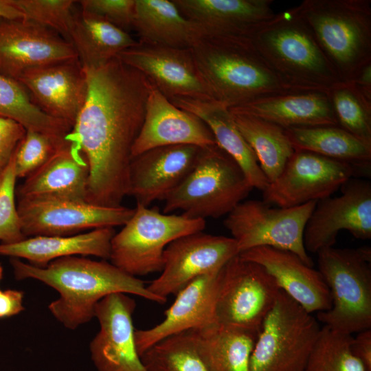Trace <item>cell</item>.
<instances>
[{"instance_id":"1","label":"cell","mask_w":371,"mask_h":371,"mask_svg":"<svg viewBox=\"0 0 371 371\" xmlns=\"http://www.w3.org/2000/svg\"><path fill=\"white\" fill-rule=\"evenodd\" d=\"M83 68L87 97L66 138L77 146L89 166L85 201L118 207L128 194L132 148L152 84L117 57L98 67Z\"/></svg>"},{"instance_id":"2","label":"cell","mask_w":371,"mask_h":371,"mask_svg":"<svg viewBox=\"0 0 371 371\" xmlns=\"http://www.w3.org/2000/svg\"><path fill=\"white\" fill-rule=\"evenodd\" d=\"M10 261L16 280H36L59 293L48 308L70 330L90 322L95 317L97 304L110 294L135 295L158 304L166 302L150 293L142 280L105 260L72 256L56 259L45 267L15 258Z\"/></svg>"},{"instance_id":"3","label":"cell","mask_w":371,"mask_h":371,"mask_svg":"<svg viewBox=\"0 0 371 371\" xmlns=\"http://www.w3.org/2000/svg\"><path fill=\"white\" fill-rule=\"evenodd\" d=\"M212 98L228 109L295 91L247 37H200L190 47Z\"/></svg>"},{"instance_id":"4","label":"cell","mask_w":371,"mask_h":371,"mask_svg":"<svg viewBox=\"0 0 371 371\" xmlns=\"http://www.w3.org/2000/svg\"><path fill=\"white\" fill-rule=\"evenodd\" d=\"M249 38L278 77L295 91L328 93L341 82L295 8L276 14Z\"/></svg>"},{"instance_id":"5","label":"cell","mask_w":371,"mask_h":371,"mask_svg":"<svg viewBox=\"0 0 371 371\" xmlns=\"http://www.w3.org/2000/svg\"><path fill=\"white\" fill-rule=\"evenodd\" d=\"M294 8L341 82L371 62L370 0H304Z\"/></svg>"},{"instance_id":"6","label":"cell","mask_w":371,"mask_h":371,"mask_svg":"<svg viewBox=\"0 0 371 371\" xmlns=\"http://www.w3.org/2000/svg\"><path fill=\"white\" fill-rule=\"evenodd\" d=\"M252 189L240 167L217 144L201 147L193 168L164 200L163 212L217 218L227 215Z\"/></svg>"},{"instance_id":"7","label":"cell","mask_w":371,"mask_h":371,"mask_svg":"<svg viewBox=\"0 0 371 371\" xmlns=\"http://www.w3.org/2000/svg\"><path fill=\"white\" fill-rule=\"evenodd\" d=\"M318 271L330 292L331 307L317 319L352 335L371 328V249L329 247L317 253Z\"/></svg>"},{"instance_id":"8","label":"cell","mask_w":371,"mask_h":371,"mask_svg":"<svg viewBox=\"0 0 371 371\" xmlns=\"http://www.w3.org/2000/svg\"><path fill=\"white\" fill-rule=\"evenodd\" d=\"M205 221L165 214L137 204L134 213L111 241V263L133 276L161 271L164 252L175 240L202 232Z\"/></svg>"},{"instance_id":"9","label":"cell","mask_w":371,"mask_h":371,"mask_svg":"<svg viewBox=\"0 0 371 371\" xmlns=\"http://www.w3.org/2000/svg\"><path fill=\"white\" fill-rule=\"evenodd\" d=\"M319 323L280 290L258 331L250 371H302L319 334Z\"/></svg>"},{"instance_id":"10","label":"cell","mask_w":371,"mask_h":371,"mask_svg":"<svg viewBox=\"0 0 371 371\" xmlns=\"http://www.w3.org/2000/svg\"><path fill=\"white\" fill-rule=\"evenodd\" d=\"M316 203L272 207L263 201H243L227 215L223 225L236 241L239 254L258 247H270L291 251L313 267L303 237Z\"/></svg>"},{"instance_id":"11","label":"cell","mask_w":371,"mask_h":371,"mask_svg":"<svg viewBox=\"0 0 371 371\" xmlns=\"http://www.w3.org/2000/svg\"><path fill=\"white\" fill-rule=\"evenodd\" d=\"M280 292L276 280L264 267L238 254L219 273L216 322L259 331Z\"/></svg>"},{"instance_id":"12","label":"cell","mask_w":371,"mask_h":371,"mask_svg":"<svg viewBox=\"0 0 371 371\" xmlns=\"http://www.w3.org/2000/svg\"><path fill=\"white\" fill-rule=\"evenodd\" d=\"M344 161L295 150L278 177L262 191L263 201L291 207L330 196L357 175Z\"/></svg>"},{"instance_id":"13","label":"cell","mask_w":371,"mask_h":371,"mask_svg":"<svg viewBox=\"0 0 371 371\" xmlns=\"http://www.w3.org/2000/svg\"><path fill=\"white\" fill-rule=\"evenodd\" d=\"M238 254L237 243L232 237L203 232L183 236L166 247L161 273L147 289L167 300L197 278L219 271Z\"/></svg>"},{"instance_id":"14","label":"cell","mask_w":371,"mask_h":371,"mask_svg":"<svg viewBox=\"0 0 371 371\" xmlns=\"http://www.w3.org/2000/svg\"><path fill=\"white\" fill-rule=\"evenodd\" d=\"M17 210L27 238L72 236L88 229L124 225L134 213L122 205L107 207L63 199H19Z\"/></svg>"},{"instance_id":"15","label":"cell","mask_w":371,"mask_h":371,"mask_svg":"<svg viewBox=\"0 0 371 371\" xmlns=\"http://www.w3.org/2000/svg\"><path fill=\"white\" fill-rule=\"evenodd\" d=\"M341 189V195L317 201L304 231L307 252L333 247L341 230L359 239L371 238L370 182L352 177Z\"/></svg>"},{"instance_id":"16","label":"cell","mask_w":371,"mask_h":371,"mask_svg":"<svg viewBox=\"0 0 371 371\" xmlns=\"http://www.w3.org/2000/svg\"><path fill=\"white\" fill-rule=\"evenodd\" d=\"M144 74L170 100H214L198 69L190 48L138 41L117 56Z\"/></svg>"},{"instance_id":"17","label":"cell","mask_w":371,"mask_h":371,"mask_svg":"<svg viewBox=\"0 0 371 371\" xmlns=\"http://www.w3.org/2000/svg\"><path fill=\"white\" fill-rule=\"evenodd\" d=\"M78 58L72 43L25 19L0 18V75L18 81L27 72Z\"/></svg>"},{"instance_id":"18","label":"cell","mask_w":371,"mask_h":371,"mask_svg":"<svg viewBox=\"0 0 371 371\" xmlns=\"http://www.w3.org/2000/svg\"><path fill=\"white\" fill-rule=\"evenodd\" d=\"M135 300L116 293L96 305L100 330L89 344L91 359L98 371H148L137 350L133 314Z\"/></svg>"},{"instance_id":"19","label":"cell","mask_w":371,"mask_h":371,"mask_svg":"<svg viewBox=\"0 0 371 371\" xmlns=\"http://www.w3.org/2000/svg\"><path fill=\"white\" fill-rule=\"evenodd\" d=\"M18 82L37 108L73 127L88 93L86 74L78 58L33 69Z\"/></svg>"},{"instance_id":"20","label":"cell","mask_w":371,"mask_h":371,"mask_svg":"<svg viewBox=\"0 0 371 371\" xmlns=\"http://www.w3.org/2000/svg\"><path fill=\"white\" fill-rule=\"evenodd\" d=\"M200 149L194 145L164 146L133 157L128 195L146 207L165 200L193 168Z\"/></svg>"},{"instance_id":"21","label":"cell","mask_w":371,"mask_h":371,"mask_svg":"<svg viewBox=\"0 0 371 371\" xmlns=\"http://www.w3.org/2000/svg\"><path fill=\"white\" fill-rule=\"evenodd\" d=\"M214 144L212 131L201 119L176 106L151 85L143 124L132 148V158L159 146Z\"/></svg>"},{"instance_id":"22","label":"cell","mask_w":371,"mask_h":371,"mask_svg":"<svg viewBox=\"0 0 371 371\" xmlns=\"http://www.w3.org/2000/svg\"><path fill=\"white\" fill-rule=\"evenodd\" d=\"M220 271L200 276L181 290L165 311L162 322L148 329L135 330L136 347L140 357L170 336L216 323L215 304Z\"/></svg>"},{"instance_id":"23","label":"cell","mask_w":371,"mask_h":371,"mask_svg":"<svg viewBox=\"0 0 371 371\" xmlns=\"http://www.w3.org/2000/svg\"><path fill=\"white\" fill-rule=\"evenodd\" d=\"M200 37H247L276 14L272 0H172Z\"/></svg>"},{"instance_id":"24","label":"cell","mask_w":371,"mask_h":371,"mask_svg":"<svg viewBox=\"0 0 371 371\" xmlns=\"http://www.w3.org/2000/svg\"><path fill=\"white\" fill-rule=\"evenodd\" d=\"M239 255L264 267L280 289L309 313L325 311L331 307L330 292L320 272L294 253L258 247Z\"/></svg>"},{"instance_id":"25","label":"cell","mask_w":371,"mask_h":371,"mask_svg":"<svg viewBox=\"0 0 371 371\" xmlns=\"http://www.w3.org/2000/svg\"><path fill=\"white\" fill-rule=\"evenodd\" d=\"M88 179L89 166L85 156L73 142L66 138L43 166L25 178L16 194L18 200L85 201Z\"/></svg>"},{"instance_id":"26","label":"cell","mask_w":371,"mask_h":371,"mask_svg":"<svg viewBox=\"0 0 371 371\" xmlns=\"http://www.w3.org/2000/svg\"><path fill=\"white\" fill-rule=\"evenodd\" d=\"M232 113L252 115L283 128L339 126L328 93L295 92L258 99L229 109Z\"/></svg>"},{"instance_id":"27","label":"cell","mask_w":371,"mask_h":371,"mask_svg":"<svg viewBox=\"0 0 371 371\" xmlns=\"http://www.w3.org/2000/svg\"><path fill=\"white\" fill-rule=\"evenodd\" d=\"M170 102L196 115L208 126L216 144L238 164L253 188L263 191L267 187L269 182L228 108L214 100L178 98Z\"/></svg>"},{"instance_id":"28","label":"cell","mask_w":371,"mask_h":371,"mask_svg":"<svg viewBox=\"0 0 371 371\" xmlns=\"http://www.w3.org/2000/svg\"><path fill=\"white\" fill-rule=\"evenodd\" d=\"M113 227H102L72 236H37L12 244L0 243V256L23 258L45 267L50 262L72 256H93L109 259Z\"/></svg>"},{"instance_id":"29","label":"cell","mask_w":371,"mask_h":371,"mask_svg":"<svg viewBox=\"0 0 371 371\" xmlns=\"http://www.w3.org/2000/svg\"><path fill=\"white\" fill-rule=\"evenodd\" d=\"M133 29L139 42L174 47L190 48L200 38L172 0H135Z\"/></svg>"},{"instance_id":"30","label":"cell","mask_w":371,"mask_h":371,"mask_svg":"<svg viewBox=\"0 0 371 371\" xmlns=\"http://www.w3.org/2000/svg\"><path fill=\"white\" fill-rule=\"evenodd\" d=\"M191 331L210 371H250L258 331L217 323Z\"/></svg>"},{"instance_id":"31","label":"cell","mask_w":371,"mask_h":371,"mask_svg":"<svg viewBox=\"0 0 371 371\" xmlns=\"http://www.w3.org/2000/svg\"><path fill=\"white\" fill-rule=\"evenodd\" d=\"M69 41L82 67L87 68L105 65L138 42L128 32L82 10L75 13Z\"/></svg>"},{"instance_id":"32","label":"cell","mask_w":371,"mask_h":371,"mask_svg":"<svg viewBox=\"0 0 371 371\" xmlns=\"http://www.w3.org/2000/svg\"><path fill=\"white\" fill-rule=\"evenodd\" d=\"M285 132L295 150L344 161L352 166L357 173H370L371 146L339 126L291 127Z\"/></svg>"},{"instance_id":"33","label":"cell","mask_w":371,"mask_h":371,"mask_svg":"<svg viewBox=\"0 0 371 371\" xmlns=\"http://www.w3.org/2000/svg\"><path fill=\"white\" fill-rule=\"evenodd\" d=\"M231 113L238 129L254 152L262 172L269 182H272L295 151L285 129L252 115Z\"/></svg>"},{"instance_id":"34","label":"cell","mask_w":371,"mask_h":371,"mask_svg":"<svg viewBox=\"0 0 371 371\" xmlns=\"http://www.w3.org/2000/svg\"><path fill=\"white\" fill-rule=\"evenodd\" d=\"M0 117L13 120L26 130L65 138L71 126L37 108L18 81L0 75Z\"/></svg>"},{"instance_id":"35","label":"cell","mask_w":371,"mask_h":371,"mask_svg":"<svg viewBox=\"0 0 371 371\" xmlns=\"http://www.w3.org/2000/svg\"><path fill=\"white\" fill-rule=\"evenodd\" d=\"M141 359L148 371H210L191 330L160 341L148 349Z\"/></svg>"},{"instance_id":"36","label":"cell","mask_w":371,"mask_h":371,"mask_svg":"<svg viewBox=\"0 0 371 371\" xmlns=\"http://www.w3.org/2000/svg\"><path fill=\"white\" fill-rule=\"evenodd\" d=\"M352 338L323 326L302 371H367L351 350Z\"/></svg>"},{"instance_id":"37","label":"cell","mask_w":371,"mask_h":371,"mask_svg":"<svg viewBox=\"0 0 371 371\" xmlns=\"http://www.w3.org/2000/svg\"><path fill=\"white\" fill-rule=\"evenodd\" d=\"M328 94L338 125L371 146V101L350 82H339Z\"/></svg>"},{"instance_id":"38","label":"cell","mask_w":371,"mask_h":371,"mask_svg":"<svg viewBox=\"0 0 371 371\" xmlns=\"http://www.w3.org/2000/svg\"><path fill=\"white\" fill-rule=\"evenodd\" d=\"M73 0H12L24 19L48 27L69 41L74 21Z\"/></svg>"},{"instance_id":"39","label":"cell","mask_w":371,"mask_h":371,"mask_svg":"<svg viewBox=\"0 0 371 371\" xmlns=\"http://www.w3.org/2000/svg\"><path fill=\"white\" fill-rule=\"evenodd\" d=\"M65 139L26 130L13 155L17 178H26L43 166Z\"/></svg>"},{"instance_id":"40","label":"cell","mask_w":371,"mask_h":371,"mask_svg":"<svg viewBox=\"0 0 371 371\" xmlns=\"http://www.w3.org/2000/svg\"><path fill=\"white\" fill-rule=\"evenodd\" d=\"M16 179L12 156L0 175V243L2 244L16 243L27 238L23 233L15 203Z\"/></svg>"},{"instance_id":"41","label":"cell","mask_w":371,"mask_h":371,"mask_svg":"<svg viewBox=\"0 0 371 371\" xmlns=\"http://www.w3.org/2000/svg\"><path fill=\"white\" fill-rule=\"evenodd\" d=\"M81 10L96 14L128 32L133 29L135 0H80Z\"/></svg>"},{"instance_id":"42","label":"cell","mask_w":371,"mask_h":371,"mask_svg":"<svg viewBox=\"0 0 371 371\" xmlns=\"http://www.w3.org/2000/svg\"><path fill=\"white\" fill-rule=\"evenodd\" d=\"M25 131L17 122L0 117V175L8 165Z\"/></svg>"},{"instance_id":"43","label":"cell","mask_w":371,"mask_h":371,"mask_svg":"<svg viewBox=\"0 0 371 371\" xmlns=\"http://www.w3.org/2000/svg\"><path fill=\"white\" fill-rule=\"evenodd\" d=\"M3 269L0 265V282L3 278ZM24 293L16 289H0V319L19 314L25 308Z\"/></svg>"},{"instance_id":"44","label":"cell","mask_w":371,"mask_h":371,"mask_svg":"<svg viewBox=\"0 0 371 371\" xmlns=\"http://www.w3.org/2000/svg\"><path fill=\"white\" fill-rule=\"evenodd\" d=\"M350 348L367 371H371V328L358 332L352 337Z\"/></svg>"},{"instance_id":"45","label":"cell","mask_w":371,"mask_h":371,"mask_svg":"<svg viewBox=\"0 0 371 371\" xmlns=\"http://www.w3.org/2000/svg\"><path fill=\"white\" fill-rule=\"evenodd\" d=\"M350 83L367 100L371 101V62L363 66Z\"/></svg>"},{"instance_id":"46","label":"cell","mask_w":371,"mask_h":371,"mask_svg":"<svg viewBox=\"0 0 371 371\" xmlns=\"http://www.w3.org/2000/svg\"><path fill=\"white\" fill-rule=\"evenodd\" d=\"M0 18L24 19V16L14 5L12 0H0Z\"/></svg>"}]
</instances>
